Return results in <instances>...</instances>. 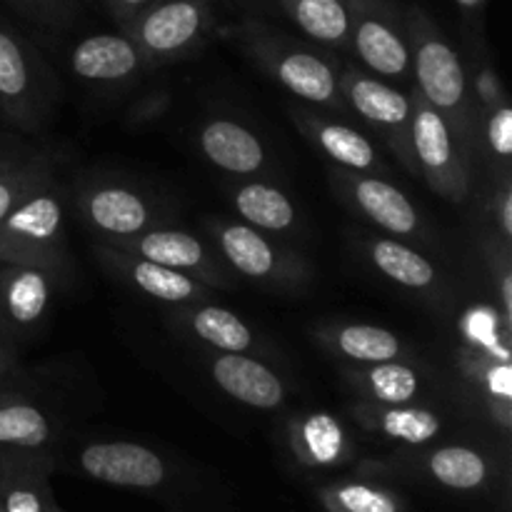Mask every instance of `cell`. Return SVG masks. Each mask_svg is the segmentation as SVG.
Returning <instances> with one entry per match:
<instances>
[{
	"instance_id": "2",
	"label": "cell",
	"mask_w": 512,
	"mask_h": 512,
	"mask_svg": "<svg viewBox=\"0 0 512 512\" xmlns=\"http://www.w3.org/2000/svg\"><path fill=\"white\" fill-rule=\"evenodd\" d=\"M233 35L240 50L280 88L303 100L305 105L348 118V105L340 95V68L335 60L315 53L308 45L258 20H243Z\"/></svg>"
},
{
	"instance_id": "22",
	"label": "cell",
	"mask_w": 512,
	"mask_h": 512,
	"mask_svg": "<svg viewBox=\"0 0 512 512\" xmlns=\"http://www.w3.org/2000/svg\"><path fill=\"white\" fill-rule=\"evenodd\" d=\"M350 418L365 430L388 443L420 448L443 433V418L438 410L425 405H380L358 400L350 408Z\"/></svg>"
},
{
	"instance_id": "28",
	"label": "cell",
	"mask_w": 512,
	"mask_h": 512,
	"mask_svg": "<svg viewBox=\"0 0 512 512\" xmlns=\"http://www.w3.org/2000/svg\"><path fill=\"white\" fill-rule=\"evenodd\" d=\"M420 468L450 493H485L495 480L493 458L475 445L450 443L425 450Z\"/></svg>"
},
{
	"instance_id": "36",
	"label": "cell",
	"mask_w": 512,
	"mask_h": 512,
	"mask_svg": "<svg viewBox=\"0 0 512 512\" xmlns=\"http://www.w3.org/2000/svg\"><path fill=\"white\" fill-rule=\"evenodd\" d=\"M485 128V148H488L490 158L500 160L508 168L512 158V110L508 103H500L495 108L485 110L483 118Z\"/></svg>"
},
{
	"instance_id": "45",
	"label": "cell",
	"mask_w": 512,
	"mask_h": 512,
	"mask_svg": "<svg viewBox=\"0 0 512 512\" xmlns=\"http://www.w3.org/2000/svg\"><path fill=\"white\" fill-rule=\"evenodd\" d=\"M55 512H63V510H60V508H58V510H55Z\"/></svg>"
},
{
	"instance_id": "16",
	"label": "cell",
	"mask_w": 512,
	"mask_h": 512,
	"mask_svg": "<svg viewBox=\"0 0 512 512\" xmlns=\"http://www.w3.org/2000/svg\"><path fill=\"white\" fill-rule=\"evenodd\" d=\"M290 120L300 130V135L335 168L368 175H388L383 155L378 153L373 140L363 130L353 128L343 120L328 118V115L313 110V105H293Z\"/></svg>"
},
{
	"instance_id": "32",
	"label": "cell",
	"mask_w": 512,
	"mask_h": 512,
	"mask_svg": "<svg viewBox=\"0 0 512 512\" xmlns=\"http://www.w3.org/2000/svg\"><path fill=\"white\" fill-rule=\"evenodd\" d=\"M275 3L310 40L328 48L350 50L345 0H275Z\"/></svg>"
},
{
	"instance_id": "19",
	"label": "cell",
	"mask_w": 512,
	"mask_h": 512,
	"mask_svg": "<svg viewBox=\"0 0 512 512\" xmlns=\"http://www.w3.org/2000/svg\"><path fill=\"white\" fill-rule=\"evenodd\" d=\"M285 440L303 468L335 470L355 458V443L335 415L325 410L293 415L285 423Z\"/></svg>"
},
{
	"instance_id": "35",
	"label": "cell",
	"mask_w": 512,
	"mask_h": 512,
	"mask_svg": "<svg viewBox=\"0 0 512 512\" xmlns=\"http://www.w3.org/2000/svg\"><path fill=\"white\" fill-rule=\"evenodd\" d=\"M488 263L493 273V290L498 295L500 320L508 330H512V268H510V245H503L493 238L488 245Z\"/></svg>"
},
{
	"instance_id": "4",
	"label": "cell",
	"mask_w": 512,
	"mask_h": 512,
	"mask_svg": "<svg viewBox=\"0 0 512 512\" xmlns=\"http://www.w3.org/2000/svg\"><path fill=\"white\" fill-rule=\"evenodd\" d=\"M203 225L208 230L210 245L240 278L283 293H303L313 285V263L298 250L278 243L273 235L235 220L205 218Z\"/></svg>"
},
{
	"instance_id": "9",
	"label": "cell",
	"mask_w": 512,
	"mask_h": 512,
	"mask_svg": "<svg viewBox=\"0 0 512 512\" xmlns=\"http://www.w3.org/2000/svg\"><path fill=\"white\" fill-rule=\"evenodd\" d=\"M350 50L368 73L405 80L410 73V45L405 18L393 0H345Z\"/></svg>"
},
{
	"instance_id": "10",
	"label": "cell",
	"mask_w": 512,
	"mask_h": 512,
	"mask_svg": "<svg viewBox=\"0 0 512 512\" xmlns=\"http://www.w3.org/2000/svg\"><path fill=\"white\" fill-rule=\"evenodd\" d=\"M103 243L125 250V253L140 255L145 260H153L165 268L180 270V273L200 280L213 290L235 288L233 270L223 263L218 250L188 230L158 225V228L143 230V233L130 235V238L103 240Z\"/></svg>"
},
{
	"instance_id": "26",
	"label": "cell",
	"mask_w": 512,
	"mask_h": 512,
	"mask_svg": "<svg viewBox=\"0 0 512 512\" xmlns=\"http://www.w3.org/2000/svg\"><path fill=\"white\" fill-rule=\"evenodd\" d=\"M173 325L188 338L218 353H250L258 348V335L253 333V328L238 318V313L215 305L213 300L180 305L173 313Z\"/></svg>"
},
{
	"instance_id": "39",
	"label": "cell",
	"mask_w": 512,
	"mask_h": 512,
	"mask_svg": "<svg viewBox=\"0 0 512 512\" xmlns=\"http://www.w3.org/2000/svg\"><path fill=\"white\" fill-rule=\"evenodd\" d=\"M490 215H493L495 240H500L503 245H510L512 243V185H510L508 173L500 178L498 188L493 190V198H490Z\"/></svg>"
},
{
	"instance_id": "43",
	"label": "cell",
	"mask_w": 512,
	"mask_h": 512,
	"mask_svg": "<svg viewBox=\"0 0 512 512\" xmlns=\"http://www.w3.org/2000/svg\"><path fill=\"white\" fill-rule=\"evenodd\" d=\"M18 153H20V150H13V153H0V168H5L8 163H13V158Z\"/></svg>"
},
{
	"instance_id": "40",
	"label": "cell",
	"mask_w": 512,
	"mask_h": 512,
	"mask_svg": "<svg viewBox=\"0 0 512 512\" xmlns=\"http://www.w3.org/2000/svg\"><path fill=\"white\" fill-rule=\"evenodd\" d=\"M473 100L483 110L495 108V105L500 103H508V100H505L503 88H500L498 75H495V70L488 68V65L480 68L478 75L473 78Z\"/></svg>"
},
{
	"instance_id": "27",
	"label": "cell",
	"mask_w": 512,
	"mask_h": 512,
	"mask_svg": "<svg viewBox=\"0 0 512 512\" xmlns=\"http://www.w3.org/2000/svg\"><path fill=\"white\" fill-rule=\"evenodd\" d=\"M460 375L470 398L488 413L493 425L510 433L512 425V368L510 360L495 358L485 350L465 348L458 358Z\"/></svg>"
},
{
	"instance_id": "13",
	"label": "cell",
	"mask_w": 512,
	"mask_h": 512,
	"mask_svg": "<svg viewBox=\"0 0 512 512\" xmlns=\"http://www.w3.org/2000/svg\"><path fill=\"white\" fill-rule=\"evenodd\" d=\"M83 223L98 240H118L165 225V215L140 190L113 180H90L75 193Z\"/></svg>"
},
{
	"instance_id": "42",
	"label": "cell",
	"mask_w": 512,
	"mask_h": 512,
	"mask_svg": "<svg viewBox=\"0 0 512 512\" xmlns=\"http://www.w3.org/2000/svg\"><path fill=\"white\" fill-rule=\"evenodd\" d=\"M18 373V353L13 340L0 335V385H8Z\"/></svg>"
},
{
	"instance_id": "6",
	"label": "cell",
	"mask_w": 512,
	"mask_h": 512,
	"mask_svg": "<svg viewBox=\"0 0 512 512\" xmlns=\"http://www.w3.org/2000/svg\"><path fill=\"white\" fill-rule=\"evenodd\" d=\"M215 25L210 0H155L120 25L138 45L148 70L193 58Z\"/></svg>"
},
{
	"instance_id": "24",
	"label": "cell",
	"mask_w": 512,
	"mask_h": 512,
	"mask_svg": "<svg viewBox=\"0 0 512 512\" xmlns=\"http://www.w3.org/2000/svg\"><path fill=\"white\" fill-rule=\"evenodd\" d=\"M315 343L345 365H370L410 358L398 333L370 323H325L315 330Z\"/></svg>"
},
{
	"instance_id": "17",
	"label": "cell",
	"mask_w": 512,
	"mask_h": 512,
	"mask_svg": "<svg viewBox=\"0 0 512 512\" xmlns=\"http://www.w3.org/2000/svg\"><path fill=\"white\" fill-rule=\"evenodd\" d=\"M68 65L80 83L100 90L123 88L148 70L143 53L123 30L83 38L70 50Z\"/></svg>"
},
{
	"instance_id": "3",
	"label": "cell",
	"mask_w": 512,
	"mask_h": 512,
	"mask_svg": "<svg viewBox=\"0 0 512 512\" xmlns=\"http://www.w3.org/2000/svg\"><path fill=\"white\" fill-rule=\"evenodd\" d=\"M0 263L45 270L63 285H70L75 263L65 238L63 193L58 180L35 190L0 220Z\"/></svg>"
},
{
	"instance_id": "21",
	"label": "cell",
	"mask_w": 512,
	"mask_h": 512,
	"mask_svg": "<svg viewBox=\"0 0 512 512\" xmlns=\"http://www.w3.org/2000/svg\"><path fill=\"white\" fill-rule=\"evenodd\" d=\"M55 425L30 395L0 385V458H50Z\"/></svg>"
},
{
	"instance_id": "37",
	"label": "cell",
	"mask_w": 512,
	"mask_h": 512,
	"mask_svg": "<svg viewBox=\"0 0 512 512\" xmlns=\"http://www.w3.org/2000/svg\"><path fill=\"white\" fill-rule=\"evenodd\" d=\"M5 3L45 28H63L75 18L73 0H5Z\"/></svg>"
},
{
	"instance_id": "31",
	"label": "cell",
	"mask_w": 512,
	"mask_h": 512,
	"mask_svg": "<svg viewBox=\"0 0 512 512\" xmlns=\"http://www.w3.org/2000/svg\"><path fill=\"white\" fill-rule=\"evenodd\" d=\"M55 175H58V153L55 150H20L13 163L0 168V220L35 190L58 180Z\"/></svg>"
},
{
	"instance_id": "25",
	"label": "cell",
	"mask_w": 512,
	"mask_h": 512,
	"mask_svg": "<svg viewBox=\"0 0 512 512\" xmlns=\"http://www.w3.org/2000/svg\"><path fill=\"white\" fill-rule=\"evenodd\" d=\"M363 255L385 280L408 293H420L425 298H443L445 278L440 270L398 238H365Z\"/></svg>"
},
{
	"instance_id": "30",
	"label": "cell",
	"mask_w": 512,
	"mask_h": 512,
	"mask_svg": "<svg viewBox=\"0 0 512 512\" xmlns=\"http://www.w3.org/2000/svg\"><path fill=\"white\" fill-rule=\"evenodd\" d=\"M230 203L240 223L268 235H290L300 230V213L290 195L260 180H248L230 190Z\"/></svg>"
},
{
	"instance_id": "33",
	"label": "cell",
	"mask_w": 512,
	"mask_h": 512,
	"mask_svg": "<svg viewBox=\"0 0 512 512\" xmlns=\"http://www.w3.org/2000/svg\"><path fill=\"white\" fill-rule=\"evenodd\" d=\"M325 512H405L403 495L375 480H335L318 488Z\"/></svg>"
},
{
	"instance_id": "12",
	"label": "cell",
	"mask_w": 512,
	"mask_h": 512,
	"mask_svg": "<svg viewBox=\"0 0 512 512\" xmlns=\"http://www.w3.org/2000/svg\"><path fill=\"white\" fill-rule=\"evenodd\" d=\"M75 468L95 483L155 493L173 480V468L158 450L130 440H93L75 455Z\"/></svg>"
},
{
	"instance_id": "11",
	"label": "cell",
	"mask_w": 512,
	"mask_h": 512,
	"mask_svg": "<svg viewBox=\"0 0 512 512\" xmlns=\"http://www.w3.org/2000/svg\"><path fill=\"white\" fill-rule=\"evenodd\" d=\"M330 188L350 213L368 220L370 225L385 230L393 238H423V218L418 208L390 180L380 175L333 168Z\"/></svg>"
},
{
	"instance_id": "38",
	"label": "cell",
	"mask_w": 512,
	"mask_h": 512,
	"mask_svg": "<svg viewBox=\"0 0 512 512\" xmlns=\"http://www.w3.org/2000/svg\"><path fill=\"white\" fill-rule=\"evenodd\" d=\"M170 103H173V98H170L168 90H150V93H145L143 98H138L130 105L128 113H125V123L130 128H148V125H153L155 120H160L168 113Z\"/></svg>"
},
{
	"instance_id": "8",
	"label": "cell",
	"mask_w": 512,
	"mask_h": 512,
	"mask_svg": "<svg viewBox=\"0 0 512 512\" xmlns=\"http://www.w3.org/2000/svg\"><path fill=\"white\" fill-rule=\"evenodd\" d=\"M413 103V153L418 175L450 203H465L473 188V158L465 153L448 120L418 93Z\"/></svg>"
},
{
	"instance_id": "41",
	"label": "cell",
	"mask_w": 512,
	"mask_h": 512,
	"mask_svg": "<svg viewBox=\"0 0 512 512\" xmlns=\"http://www.w3.org/2000/svg\"><path fill=\"white\" fill-rule=\"evenodd\" d=\"M105 8L110 10V15H113V20L120 25L128 23L130 18H135V15L140 13L143 8H148L150 3H155V0H103Z\"/></svg>"
},
{
	"instance_id": "5",
	"label": "cell",
	"mask_w": 512,
	"mask_h": 512,
	"mask_svg": "<svg viewBox=\"0 0 512 512\" xmlns=\"http://www.w3.org/2000/svg\"><path fill=\"white\" fill-rule=\"evenodd\" d=\"M58 78L25 35L0 20V115L25 133L43 128L58 103Z\"/></svg>"
},
{
	"instance_id": "18",
	"label": "cell",
	"mask_w": 512,
	"mask_h": 512,
	"mask_svg": "<svg viewBox=\"0 0 512 512\" xmlns=\"http://www.w3.org/2000/svg\"><path fill=\"white\" fill-rule=\"evenodd\" d=\"M208 373L235 403L255 410H278L288 400V385L270 365L248 353L210 350Z\"/></svg>"
},
{
	"instance_id": "23",
	"label": "cell",
	"mask_w": 512,
	"mask_h": 512,
	"mask_svg": "<svg viewBox=\"0 0 512 512\" xmlns=\"http://www.w3.org/2000/svg\"><path fill=\"white\" fill-rule=\"evenodd\" d=\"M198 148L213 168L228 175H258L268 168V148L255 130L230 118H213L198 130Z\"/></svg>"
},
{
	"instance_id": "7",
	"label": "cell",
	"mask_w": 512,
	"mask_h": 512,
	"mask_svg": "<svg viewBox=\"0 0 512 512\" xmlns=\"http://www.w3.org/2000/svg\"><path fill=\"white\" fill-rule=\"evenodd\" d=\"M340 95L348 113L363 120L410 175H418L413 153V103L408 95L358 65L340 68Z\"/></svg>"
},
{
	"instance_id": "44",
	"label": "cell",
	"mask_w": 512,
	"mask_h": 512,
	"mask_svg": "<svg viewBox=\"0 0 512 512\" xmlns=\"http://www.w3.org/2000/svg\"><path fill=\"white\" fill-rule=\"evenodd\" d=\"M460 3H463V5H475V3H478V0H460Z\"/></svg>"
},
{
	"instance_id": "20",
	"label": "cell",
	"mask_w": 512,
	"mask_h": 512,
	"mask_svg": "<svg viewBox=\"0 0 512 512\" xmlns=\"http://www.w3.org/2000/svg\"><path fill=\"white\" fill-rule=\"evenodd\" d=\"M343 378L360 400L380 405H420L433 390V378L408 358L345 365Z\"/></svg>"
},
{
	"instance_id": "1",
	"label": "cell",
	"mask_w": 512,
	"mask_h": 512,
	"mask_svg": "<svg viewBox=\"0 0 512 512\" xmlns=\"http://www.w3.org/2000/svg\"><path fill=\"white\" fill-rule=\"evenodd\" d=\"M403 18L410 45V68L418 85L415 93L448 120L465 153L475 158L480 150L478 105L470 95L468 73L458 50L418 5L405 10Z\"/></svg>"
},
{
	"instance_id": "29",
	"label": "cell",
	"mask_w": 512,
	"mask_h": 512,
	"mask_svg": "<svg viewBox=\"0 0 512 512\" xmlns=\"http://www.w3.org/2000/svg\"><path fill=\"white\" fill-rule=\"evenodd\" d=\"M53 458H0V512H55Z\"/></svg>"
},
{
	"instance_id": "14",
	"label": "cell",
	"mask_w": 512,
	"mask_h": 512,
	"mask_svg": "<svg viewBox=\"0 0 512 512\" xmlns=\"http://www.w3.org/2000/svg\"><path fill=\"white\" fill-rule=\"evenodd\" d=\"M93 255L110 278L123 283L133 293L145 295V298L155 300V303L170 305V308L208 303L215 295L213 288L190 278V275L180 273V270L165 268V265L153 263V260L140 258V255L125 253V250L113 248V245L103 243V240L95 243Z\"/></svg>"
},
{
	"instance_id": "34",
	"label": "cell",
	"mask_w": 512,
	"mask_h": 512,
	"mask_svg": "<svg viewBox=\"0 0 512 512\" xmlns=\"http://www.w3.org/2000/svg\"><path fill=\"white\" fill-rule=\"evenodd\" d=\"M463 333L468 338V348L485 350L495 358L510 360V330L505 328L495 308L490 310L483 305H475L463 318Z\"/></svg>"
},
{
	"instance_id": "15",
	"label": "cell",
	"mask_w": 512,
	"mask_h": 512,
	"mask_svg": "<svg viewBox=\"0 0 512 512\" xmlns=\"http://www.w3.org/2000/svg\"><path fill=\"white\" fill-rule=\"evenodd\" d=\"M60 285L45 270L0 263V335L13 343L38 338Z\"/></svg>"
}]
</instances>
